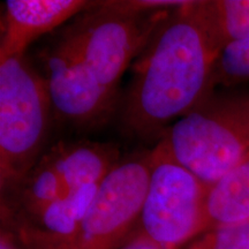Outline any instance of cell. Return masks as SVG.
Here are the masks:
<instances>
[{
	"label": "cell",
	"instance_id": "ba28073f",
	"mask_svg": "<svg viewBox=\"0 0 249 249\" xmlns=\"http://www.w3.org/2000/svg\"><path fill=\"white\" fill-rule=\"evenodd\" d=\"M97 1L83 0H7L0 43V62L23 55L34 40L71 17L91 9Z\"/></svg>",
	"mask_w": 249,
	"mask_h": 249
},
{
	"label": "cell",
	"instance_id": "9c48e42d",
	"mask_svg": "<svg viewBox=\"0 0 249 249\" xmlns=\"http://www.w3.org/2000/svg\"><path fill=\"white\" fill-rule=\"evenodd\" d=\"M244 223H249V154L209 187L203 233Z\"/></svg>",
	"mask_w": 249,
	"mask_h": 249
},
{
	"label": "cell",
	"instance_id": "3957f363",
	"mask_svg": "<svg viewBox=\"0 0 249 249\" xmlns=\"http://www.w3.org/2000/svg\"><path fill=\"white\" fill-rule=\"evenodd\" d=\"M52 105L26 54L0 62V186L14 191L37 164Z\"/></svg>",
	"mask_w": 249,
	"mask_h": 249
},
{
	"label": "cell",
	"instance_id": "7c38bea8",
	"mask_svg": "<svg viewBox=\"0 0 249 249\" xmlns=\"http://www.w3.org/2000/svg\"><path fill=\"white\" fill-rule=\"evenodd\" d=\"M204 11L223 49L249 39V0H205Z\"/></svg>",
	"mask_w": 249,
	"mask_h": 249
},
{
	"label": "cell",
	"instance_id": "e0dca14e",
	"mask_svg": "<svg viewBox=\"0 0 249 249\" xmlns=\"http://www.w3.org/2000/svg\"><path fill=\"white\" fill-rule=\"evenodd\" d=\"M0 249H21L15 244L14 235L8 232H1V240H0Z\"/></svg>",
	"mask_w": 249,
	"mask_h": 249
},
{
	"label": "cell",
	"instance_id": "7a4b0ae2",
	"mask_svg": "<svg viewBox=\"0 0 249 249\" xmlns=\"http://www.w3.org/2000/svg\"><path fill=\"white\" fill-rule=\"evenodd\" d=\"M163 140L180 164L213 185L249 154V89L213 92Z\"/></svg>",
	"mask_w": 249,
	"mask_h": 249
},
{
	"label": "cell",
	"instance_id": "9a60e30c",
	"mask_svg": "<svg viewBox=\"0 0 249 249\" xmlns=\"http://www.w3.org/2000/svg\"><path fill=\"white\" fill-rule=\"evenodd\" d=\"M188 1H170V0H117V1H99L103 8L126 15H147L164 12L167 9H178Z\"/></svg>",
	"mask_w": 249,
	"mask_h": 249
},
{
	"label": "cell",
	"instance_id": "277c9868",
	"mask_svg": "<svg viewBox=\"0 0 249 249\" xmlns=\"http://www.w3.org/2000/svg\"><path fill=\"white\" fill-rule=\"evenodd\" d=\"M150 154V177L138 235L166 249H179L203 233L210 186L180 164L163 139Z\"/></svg>",
	"mask_w": 249,
	"mask_h": 249
},
{
	"label": "cell",
	"instance_id": "5b68a950",
	"mask_svg": "<svg viewBox=\"0 0 249 249\" xmlns=\"http://www.w3.org/2000/svg\"><path fill=\"white\" fill-rule=\"evenodd\" d=\"M151 154L118 161L102 181L83 220L75 249H117L140 220Z\"/></svg>",
	"mask_w": 249,
	"mask_h": 249
},
{
	"label": "cell",
	"instance_id": "6da1fadb",
	"mask_svg": "<svg viewBox=\"0 0 249 249\" xmlns=\"http://www.w3.org/2000/svg\"><path fill=\"white\" fill-rule=\"evenodd\" d=\"M223 48L200 1H188L161 22L130 83L123 123L133 134L151 136L197 107L213 91L211 75Z\"/></svg>",
	"mask_w": 249,
	"mask_h": 249
},
{
	"label": "cell",
	"instance_id": "5bb4252c",
	"mask_svg": "<svg viewBox=\"0 0 249 249\" xmlns=\"http://www.w3.org/2000/svg\"><path fill=\"white\" fill-rule=\"evenodd\" d=\"M185 249H249V223L209 230Z\"/></svg>",
	"mask_w": 249,
	"mask_h": 249
},
{
	"label": "cell",
	"instance_id": "2e32d148",
	"mask_svg": "<svg viewBox=\"0 0 249 249\" xmlns=\"http://www.w3.org/2000/svg\"><path fill=\"white\" fill-rule=\"evenodd\" d=\"M117 249H166V248L160 247V246L154 244L152 241L143 238L141 235H136L134 236L133 239H130L126 245L121 246V247Z\"/></svg>",
	"mask_w": 249,
	"mask_h": 249
},
{
	"label": "cell",
	"instance_id": "8fae6325",
	"mask_svg": "<svg viewBox=\"0 0 249 249\" xmlns=\"http://www.w3.org/2000/svg\"><path fill=\"white\" fill-rule=\"evenodd\" d=\"M70 191L71 189L62 178L51 151L37 161L26 178L12 192L17 193L18 204L24 216L21 220H26Z\"/></svg>",
	"mask_w": 249,
	"mask_h": 249
},
{
	"label": "cell",
	"instance_id": "ac0fdd59",
	"mask_svg": "<svg viewBox=\"0 0 249 249\" xmlns=\"http://www.w3.org/2000/svg\"><path fill=\"white\" fill-rule=\"evenodd\" d=\"M27 249H75L73 245L66 244H29Z\"/></svg>",
	"mask_w": 249,
	"mask_h": 249
},
{
	"label": "cell",
	"instance_id": "30bf717a",
	"mask_svg": "<svg viewBox=\"0 0 249 249\" xmlns=\"http://www.w3.org/2000/svg\"><path fill=\"white\" fill-rule=\"evenodd\" d=\"M52 154L70 189L101 182L119 157L113 145L96 142L58 145Z\"/></svg>",
	"mask_w": 249,
	"mask_h": 249
},
{
	"label": "cell",
	"instance_id": "52a82bcc",
	"mask_svg": "<svg viewBox=\"0 0 249 249\" xmlns=\"http://www.w3.org/2000/svg\"><path fill=\"white\" fill-rule=\"evenodd\" d=\"M52 110L74 124L97 121L110 107L113 96L99 85L66 29L42 53Z\"/></svg>",
	"mask_w": 249,
	"mask_h": 249
},
{
	"label": "cell",
	"instance_id": "4fadbf2b",
	"mask_svg": "<svg viewBox=\"0 0 249 249\" xmlns=\"http://www.w3.org/2000/svg\"><path fill=\"white\" fill-rule=\"evenodd\" d=\"M249 82V39L226 45L220 52L211 75V88L231 87Z\"/></svg>",
	"mask_w": 249,
	"mask_h": 249
},
{
	"label": "cell",
	"instance_id": "8992f818",
	"mask_svg": "<svg viewBox=\"0 0 249 249\" xmlns=\"http://www.w3.org/2000/svg\"><path fill=\"white\" fill-rule=\"evenodd\" d=\"M164 12L147 15L116 13L97 5L67 28L103 88L114 96L121 75L135 53L160 26Z\"/></svg>",
	"mask_w": 249,
	"mask_h": 249
}]
</instances>
